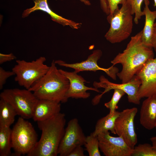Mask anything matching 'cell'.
Instances as JSON below:
<instances>
[{"mask_svg": "<svg viewBox=\"0 0 156 156\" xmlns=\"http://www.w3.org/2000/svg\"><path fill=\"white\" fill-rule=\"evenodd\" d=\"M0 98L10 105L18 115L25 119L32 118L38 99L32 92L26 89H4L1 93Z\"/></svg>", "mask_w": 156, "mask_h": 156, "instance_id": "obj_7", "label": "cell"}, {"mask_svg": "<svg viewBox=\"0 0 156 156\" xmlns=\"http://www.w3.org/2000/svg\"><path fill=\"white\" fill-rule=\"evenodd\" d=\"M138 111L136 107L124 109L120 112L115 124L116 134L121 137L132 149L138 142L134 124L135 118Z\"/></svg>", "mask_w": 156, "mask_h": 156, "instance_id": "obj_9", "label": "cell"}, {"mask_svg": "<svg viewBox=\"0 0 156 156\" xmlns=\"http://www.w3.org/2000/svg\"><path fill=\"white\" fill-rule=\"evenodd\" d=\"M135 75L141 82L138 92L140 100L156 95V57L148 60Z\"/></svg>", "mask_w": 156, "mask_h": 156, "instance_id": "obj_13", "label": "cell"}, {"mask_svg": "<svg viewBox=\"0 0 156 156\" xmlns=\"http://www.w3.org/2000/svg\"><path fill=\"white\" fill-rule=\"evenodd\" d=\"M141 84L140 80L136 75L129 81L120 84L112 82L104 76L101 75L99 78V81H94L93 85L97 89L103 88L105 90L101 92V94L95 96L93 99L92 103L94 105L98 104L104 94L112 90L119 89L124 91L127 94L128 101L129 103L139 105L140 100L138 97V92Z\"/></svg>", "mask_w": 156, "mask_h": 156, "instance_id": "obj_8", "label": "cell"}, {"mask_svg": "<svg viewBox=\"0 0 156 156\" xmlns=\"http://www.w3.org/2000/svg\"><path fill=\"white\" fill-rule=\"evenodd\" d=\"M34 5L32 8L24 10L22 14V17L28 16L35 11L40 10L46 12L50 16L51 20L63 26H68L72 29H78L81 26V23L75 22L72 20L65 18L53 12L50 8L47 0H33Z\"/></svg>", "mask_w": 156, "mask_h": 156, "instance_id": "obj_15", "label": "cell"}, {"mask_svg": "<svg viewBox=\"0 0 156 156\" xmlns=\"http://www.w3.org/2000/svg\"><path fill=\"white\" fill-rule=\"evenodd\" d=\"M125 94V93L121 90H114L113 94L110 101L104 104L105 106L109 109V113H114L118 109L117 105L121 98Z\"/></svg>", "mask_w": 156, "mask_h": 156, "instance_id": "obj_24", "label": "cell"}, {"mask_svg": "<svg viewBox=\"0 0 156 156\" xmlns=\"http://www.w3.org/2000/svg\"><path fill=\"white\" fill-rule=\"evenodd\" d=\"M155 128L156 130V124H155Z\"/></svg>", "mask_w": 156, "mask_h": 156, "instance_id": "obj_35", "label": "cell"}, {"mask_svg": "<svg viewBox=\"0 0 156 156\" xmlns=\"http://www.w3.org/2000/svg\"><path fill=\"white\" fill-rule=\"evenodd\" d=\"M60 103L55 101L38 99L35 106L32 119L38 122L49 119L60 112Z\"/></svg>", "mask_w": 156, "mask_h": 156, "instance_id": "obj_16", "label": "cell"}, {"mask_svg": "<svg viewBox=\"0 0 156 156\" xmlns=\"http://www.w3.org/2000/svg\"><path fill=\"white\" fill-rule=\"evenodd\" d=\"M81 2L87 5H90L91 3L88 0H79Z\"/></svg>", "mask_w": 156, "mask_h": 156, "instance_id": "obj_33", "label": "cell"}, {"mask_svg": "<svg viewBox=\"0 0 156 156\" xmlns=\"http://www.w3.org/2000/svg\"><path fill=\"white\" fill-rule=\"evenodd\" d=\"M107 19L109 28L105 35V39L112 44L120 42L131 35L133 27V16L130 5L126 1Z\"/></svg>", "mask_w": 156, "mask_h": 156, "instance_id": "obj_4", "label": "cell"}, {"mask_svg": "<svg viewBox=\"0 0 156 156\" xmlns=\"http://www.w3.org/2000/svg\"><path fill=\"white\" fill-rule=\"evenodd\" d=\"M15 75L14 72L11 71H6L2 67H0V89H2L7 79L10 77Z\"/></svg>", "mask_w": 156, "mask_h": 156, "instance_id": "obj_26", "label": "cell"}, {"mask_svg": "<svg viewBox=\"0 0 156 156\" xmlns=\"http://www.w3.org/2000/svg\"><path fill=\"white\" fill-rule=\"evenodd\" d=\"M59 71L66 77L69 82V87L66 93V97L70 98L86 99L90 96V93L88 90H92L98 92L100 91L94 87H88L85 85L86 80L81 75H78L75 71L68 72L63 70L59 69Z\"/></svg>", "mask_w": 156, "mask_h": 156, "instance_id": "obj_14", "label": "cell"}, {"mask_svg": "<svg viewBox=\"0 0 156 156\" xmlns=\"http://www.w3.org/2000/svg\"><path fill=\"white\" fill-rule=\"evenodd\" d=\"M145 7L143 10L145 16V22L142 30V39L146 45L152 47L151 38L155 21L156 19V10L151 11L149 8V0H144Z\"/></svg>", "mask_w": 156, "mask_h": 156, "instance_id": "obj_18", "label": "cell"}, {"mask_svg": "<svg viewBox=\"0 0 156 156\" xmlns=\"http://www.w3.org/2000/svg\"><path fill=\"white\" fill-rule=\"evenodd\" d=\"M84 145L89 156H101L97 136H94L90 134L86 136Z\"/></svg>", "mask_w": 156, "mask_h": 156, "instance_id": "obj_22", "label": "cell"}, {"mask_svg": "<svg viewBox=\"0 0 156 156\" xmlns=\"http://www.w3.org/2000/svg\"><path fill=\"white\" fill-rule=\"evenodd\" d=\"M37 122L38 128L42 131L41 136L27 156H57L65 129V114L60 112L49 119Z\"/></svg>", "mask_w": 156, "mask_h": 156, "instance_id": "obj_2", "label": "cell"}, {"mask_svg": "<svg viewBox=\"0 0 156 156\" xmlns=\"http://www.w3.org/2000/svg\"><path fill=\"white\" fill-rule=\"evenodd\" d=\"M154 4L153 5L154 7H156V0H153ZM156 26V21L155 22L154 24V26Z\"/></svg>", "mask_w": 156, "mask_h": 156, "instance_id": "obj_34", "label": "cell"}, {"mask_svg": "<svg viewBox=\"0 0 156 156\" xmlns=\"http://www.w3.org/2000/svg\"><path fill=\"white\" fill-rule=\"evenodd\" d=\"M131 156H156V150L149 144H140L134 147Z\"/></svg>", "mask_w": 156, "mask_h": 156, "instance_id": "obj_23", "label": "cell"}, {"mask_svg": "<svg viewBox=\"0 0 156 156\" xmlns=\"http://www.w3.org/2000/svg\"><path fill=\"white\" fill-rule=\"evenodd\" d=\"M100 150L105 156H131L133 149L121 136H111L109 131L97 136Z\"/></svg>", "mask_w": 156, "mask_h": 156, "instance_id": "obj_12", "label": "cell"}, {"mask_svg": "<svg viewBox=\"0 0 156 156\" xmlns=\"http://www.w3.org/2000/svg\"><path fill=\"white\" fill-rule=\"evenodd\" d=\"M82 146H78L74 148L68 156H84V150Z\"/></svg>", "mask_w": 156, "mask_h": 156, "instance_id": "obj_29", "label": "cell"}, {"mask_svg": "<svg viewBox=\"0 0 156 156\" xmlns=\"http://www.w3.org/2000/svg\"><path fill=\"white\" fill-rule=\"evenodd\" d=\"M140 122L145 128L151 130L156 123V95L147 97L143 102L140 111Z\"/></svg>", "mask_w": 156, "mask_h": 156, "instance_id": "obj_17", "label": "cell"}, {"mask_svg": "<svg viewBox=\"0 0 156 156\" xmlns=\"http://www.w3.org/2000/svg\"><path fill=\"white\" fill-rule=\"evenodd\" d=\"M102 52L100 49L94 50L85 60L75 63H67L60 60L55 61L56 64L66 67L73 69L77 73L83 71L96 72L98 70L104 71L113 79L116 80L117 74L119 72L118 69L112 65L108 68L100 67L97 64L98 60L101 58Z\"/></svg>", "mask_w": 156, "mask_h": 156, "instance_id": "obj_11", "label": "cell"}, {"mask_svg": "<svg viewBox=\"0 0 156 156\" xmlns=\"http://www.w3.org/2000/svg\"><path fill=\"white\" fill-rule=\"evenodd\" d=\"M86 136L80 127L78 119L74 118L68 122L58 151L60 156H68L76 147L83 145Z\"/></svg>", "mask_w": 156, "mask_h": 156, "instance_id": "obj_10", "label": "cell"}, {"mask_svg": "<svg viewBox=\"0 0 156 156\" xmlns=\"http://www.w3.org/2000/svg\"><path fill=\"white\" fill-rule=\"evenodd\" d=\"M150 140L153 147L156 150V136L152 137L150 138Z\"/></svg>", "mask_w": 156, "mask_h": 156, "instance_id": "obj_32", "label": "cell"}, {"mask_svg": "<svg viewBox=\"0 0 156 156\" xmlns=\"http://www.w3.org/2000/svg\"><path fill=\"white\" fill-rule=\"evenodd\" d=\"M46 60L44 57L31 62L16 60V64L12 69L15 75V81L19 86L29 89L49 70L50 66L45 64Z\"/></svg>", "mask_w": 156, "mask_h": 156, "instance_id": "obj_6", "label": "cell"}, {"mask_svg": "<svg viewBox=\"0 0 156 156\" xmlns=\"http://www.w3.org/2000/svg\"><path fill=\"white\" fill-rule=\"evenodd\" d=\"M108 4L109 10V14L111 15L115 11L119 8L118 5H122L125 3L127 0H106Z\"/></svg>", "mask_w": 156, "mask_h": 156, "instance_id": "obj_27", "label": "cell"}, {"mask_svg": "<svg viewBox=\"0 0 156 156\" xmlns=\"http://www.w3.org/2000/svg\"><path fill=\"white\" fill-rule=\"evenodd\" d=\"M142 30L131 37L125 49L111 61L113 65L120 64L122 70L117 76L122 83L129 81L149 60L154 57L153 48L144 44Z\"/></svg>", "mask_w": 156, "mask_h": 156, "instance_id": "obj_1", "label": "cell"}, {"mask_svg": "<svg viewBox=\"0 0 156 156\" xmlns=\"http://www.w3.org/2000/svg\"><path fill=\"white\" fill-rule=\"evenodd\" d=\"M101 7L103 12L107 15L109 14V7L106 0H99Z\"/></svg>", "mask_w": 156, "mask_h": 156, "instance_id": "obj_30", "label": "cell"}, {"mask_svg": "<svg viewBox=\"0 0 156 156\" xmlns=\"http://www.w3.org/2000/svg\"><path fill=\"white\" fill-rule=\"evenodd\" d=\"M18 115L14 108L4 100H0V126L10 127Z\"/></svg>", "mask_w": 156, "mask_h": 156, "instance_id": "obj_20", "label": "cell"}, {"mask_svg": "<svg viewBox=\"0 0 156 156\" xmlns=\"http://www.w3.org/2000/svg\"><path fill=\"white\" fill-rule=\"evenodd\" d=\"M11 133L10 127L0 126V156L12 155Z\"/></svg>", "mask_w": 156, "mask_h": 156, "instance_id": "obj_21", "label": "cell"}, {"mask_svg": "<svg viewBox=\"0 0 156 156\" xmlns=\"http://www.w3.org/2000/svg\"><path fill=\"white\" fill-rule=\"evenodd\" d=\"M56 64L53 60L47 72L28 90L38 99L65 103L68 99L66 94L69 87V82L59 71Z\"/></svg>", "mask_w": 156, "mask_h": 156, "instance_id": "obj_3", "label": "cell"}, {"mask_svg": "<svg viewBox=\"0 0 156 156\" xmlns=\"http://www.w3.org/2000/svg\"><path fill=\"white\" fill-rule=\"evenodd\" d=\"M144 0H127L130 5L132 14L135 15L134 21L136 24L138 23L139 20L144 16L143 11L141 10L142 4Z\"/></svg>", "mask_w": 156, "mask_h": 156, "instance_id": "obj_25", "label": "cell"}, {"mask_svg": "<svg viewBox=\"0 0 156 156\" xmlns=\"http://www.w3.org/2000/svg\"><path fill=\"white\" fill-rule=\"evenodd\" d=\"M16 57L12 53L5 54L0 53V64L15 59Z\"/></svg>", "mask_w": 156, "mask_h": 156, "instance_id": "obj_28", "label": "cell"}, {"mask_svg": "<svg viewBox=\"0 0 156 156\" xmlns=\"http://www.w3.org/2000/svg\"><path fill=\"white\" fill-rule=\"evenodd\" d=\"M120 112L116 111L112 113H109L106 116L99 119L97 122L94 131L90 135L94 136L102 133L110 131L116 134L115 130V124Z\"/></svg>", "mask_w": 156, "mask_h": 156, "instance_id": "obj_19", "label": "cell"}, {"mask_svg": "<svg viewBox=\"0 0 156 156\" xmlns=\"http://www.w3.org/2000/svg\"><path fill=\"white\" fill-rule=\"evenodd\" d=\"M38 142L37 134L32 124L23 118L19 117L11 129V145L14 151L12 155H27Z\"/></svg>", "mask_w": 156, "mask_h": 156, "instance_id": "obj_5", "label": "cell"}, {"mask_svg": "<svg viewBox=\"0 0 156 156\" xmlns=\"http://www.w3.org/2000/svg\"><path fill=\"white\" fill-rule=\"evenodd\" d=\"M152 47L156 52V26H155L151 38Z\"/></svg>", "mask_w": 156, "mask_h": 156, "instance_id": "obj_31", "label": "cell"}]
</instances>
